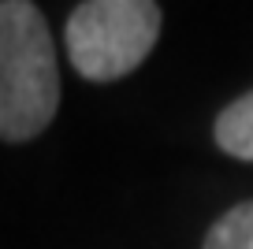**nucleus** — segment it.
I'll return each instance as SVG.
<instances>
[{"instance_id": "1", "label": "nucleus", "mask_w": 253, "mask_h": 249, "mask_svg": "<svg viewBox=\"0 0 253 249\" xmlns=\"http://www.w3.org/2000/svg\"><path fill=\"white\" fill-rule=\"evenodd\" d=\"M60 71L34 0H0V138L30 141L56 119Z\"/></svg>"}, {"instance_id": "2", "label": "nucleus", "mask_w": 253, "mask_h": 249, "mask_svg": "<svg viewBox=\"0 0 253 249\" xmlns=\"http://www.w3.org/2000/svg\"><path fill=\"white\" fill-rule=\"evenodd\" d=\"M157 38V0H82L63 30L67 60L89 82H116L138 71Z\"/></svg>"}, {"instance_id": "4", "label": "nucleus", "mask_w": 253, "mask_h": 249, "mask_svg": "<svg viewBox=\"0 0 253 249\" xmlns=\"http://www.w3.org/2000/svg\"><path fill=\"white\" fill-rule=\"evenodd\" d=\"M201 249H253V201L227 208L209 227Z\"/></svg>"}, {"instance_id": "3", "label": "nucleus", "mask_w": 253, "mask_h": 249, "mask_svg": "<svg viewBox=\"0 0 253 249\" xmlns=\"http://www.w3.org/2000/svg\"><path fill=\"white\" fill-rule=\"evenodd\" d=\"M216 145L235 160H253V89L231 101L227 108L216 116L212 126Z\"/></svg>"}]
</instances>
